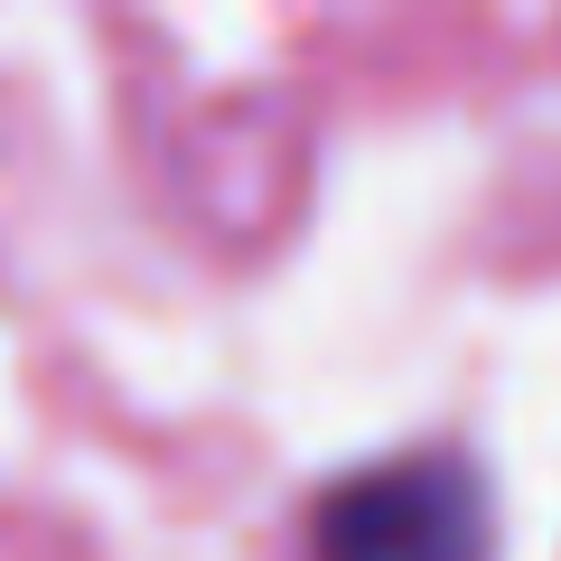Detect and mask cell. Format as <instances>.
Instances as JSON below:
<instances>
[{"mask_svg": "<svg viewBox=\"0 0 561 561\" xmlns=\"http://www.w3.org/2000/svg\"><path fill=\"white\" fill-rule=\"evenodd\" d=\"M496 486L468 449H402L309 505V561H486Z\"/></svg>", "mask_w": 561, "mask_h": 561, "instance_id": "1", "label": "cell"}]
</instances>
